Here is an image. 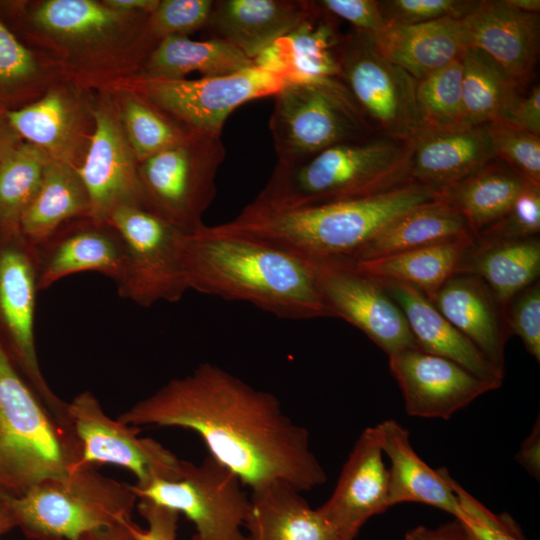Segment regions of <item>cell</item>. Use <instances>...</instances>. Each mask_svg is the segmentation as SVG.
<instances>
[{
    "instance_id": "obj_1",
    "label": "cell",
    "mask_w": 540,
    "mask_h": 540,
    "mask_svg": "<svg viewBox=\"0 0 540 540\" xmlns=\"http://www.w3.org/2000/svg\"><path fill=\"white\" fill-rule=\"evenodd\" d=\"M117 420L197 433L209 455L251 490L282 480L303 492L327 480L308 430L284 413L278 398L209 362L168 381Z\"/></svg>"
},
{
    "instance_id": "obj_2",
    "label": "cell",
    "mask_w": 540,
    "mask_h": 540,
    "mask_svg": "<svg viewBox=\"0 0 540 540\" xmlns=\"http://www.w3.org/2000/svg\"><path fill=\"white\" fill-rule=\"evenodd\" d=\"M181 262L189 290L248 302L284 319L331 317L311 263L272 244L204 224L183 234Z\"/></svg>"
},
{
    "instance_id": "obj_3",
    "label": "cell",
    "mask_w": 540,
    "mask_h": 540,
    "mask_svg": "<svg viewBox=\"0 0 540 540\" xmlns=\"http://www.w3.org/2000/svg\"><path fill=\"white\" fill-rule=\"evenodd\" d=\"M439 196V190L409 181L362 198L299 208L252 202L231 221L210 228L261 240L307 261L350 263L390 223Z\"/></svg>"
},
{
    "instance_id": "obj_4",
    "label": "cell",
    "mask_w": 540,
    "mask_h": 540,
    "mask_svg": "<svg viewBox=\"0 0 540 540\" xmlns=\"http://www.w3.org/2000/svg\"><path fill=\"white\" fill-rule=\"evenodd\" d=\"M412 139L383 136L277 163L254 203L291 209L362 198L409 182Z\"/></svg>"
},
{
    "instance_id": "obj_5",
    "label": "cell",
    "mask_w": 540,
    "mask_h": 540,
    "mask_svg": "<svg viewBox=\"0 0 540 540\" xmlns=\"http://www.w3.org/2000/svg\"><path fill=\"white\" fill-rule=\"evenodd\" d=\"M10 5L83 78L124 72L125 59L138 73L159 41L150 29V14L121 11L103 1L47 0L28 13Z\"/></svg>"
},
{
    "instance_id": "obj_6",
    "label": "cell",
    "mask_w": 540,
    "mask_h": 540,
    "mask_svg": "<svg viewBox=\"0 0 540 540\" xmlns=\"http://www.w3.org/2000/svg\"><path fill=\"white\" fill-rule=\"evenodd\" d=\"M80 444L46 407L0 337V491L20 496L81 466Z\"/></svg>"
},
{
    "instance_id": "obj_7",
    "label": "cell",
    "mask_w": 540,
    "mask_h": 540,
    "mask_svg": "<svg viewBox=\"0 0 540 540\" xmlns=\"http://www.w3.org/2000/svg\"><path fill=\"white\" fill-rule=\"evenodd\" d=\"M6 495L16 527L32 540H79L132 520L138 501L130 484L89 466L43 480L20 496Z\"/></svg>"
},
{
    "instance_id": "obj_8",
    "label": "cell",
    "mask_w": 540,
    "mask_h": 540,
    "mask_svg": "<svg viewBox=\"0 0 540 540\" xmlns=\"http://www.w3.org/2000/svg\"><path fill=\"white\" fill-rule=\"evenodd\" d=\"M274 96L269 128L277 163L367 139L370 124L340 79L286 82Z\"/></svg>"
},
{
    "instance_id": "obj_9",
    "label": "cell",
    "mask_w": 540,
    "mask_h": 540,
    "mask_svg": "<svg viewBox=\"0 0 540 540\" xmlns=\"http://www.w3.org/2000/svg\"><path fill=\"white\" fill-rule=\"evenodd\" d=\"M225 155L221 137L190 132L150 156L139 163L143 206L183 232L198 230L215 199Z\"/></svg>"
},
{
    "instance_id": "obj_10",
    "label": "cell",
    "mask_w": 540,
    "mask_h": 540,
    "mask_svg": "<svg viewBox=\"0 0 540 540\" xmlns=\"http://www.w3.org/2000/svg\"><path fill=\"white\" fill-rule=\"evenodd\" d=\"M287 82L284 75L252 66L216 77L158 78L134 75L116 80L192 132L221 137L230 114L240 105L275 95Z\"/></svg>"
},
{
    "instance_id": "obj_11",
    "label": "cell",
    "mask_w": 540,
    "mask_h": 540,
    "mask_svg": "<svg viewBox=\"0 0 540 540\" xmlns=\"http://www.w3.org/2000/svg\"><path fill=\"white\" fill-rule=\"evenodd\" d=\"M236 474L211 455L198 465L183 461L173 479L131 485L138 499L184 514L198 540H246L243 531L250 497Z\"/></svg>"
},
{
    "instance_id": "obj_12",
    "label": "cell",
    "mask_w": 540,
    "mask_h": 540,
    "mask_svg": "<svg viewBox=\"0 0 540 540\" xmlns=\"http://www.w3.org/2000/svg\"><path fill=\"white\" fill-rule=\"evenodd\" d=\"M126 247V269L118 294L139 306L178 302L189 290L181 262L185 232L143 206L117 208L108 221Z\"/></svg>"
},
{
    "instance_id": "obj_13",
    "label": "cell",
    "mask_w": 540,
    "mask_h": 540,
    "mask_svg": "<svg viewBox=\"0 0 540 540\" xmlns=\"http://www.w3.org/2000/svg\"><path fill=\"white\" fill-rule=\"evenodd\" d=\"M340 80L368 123L384 136L412 139L421 129L417 81L387 60L370 34L353 30L339 50Z\"/></svg>"
},
{
    "instance_id": "obj_14",
    "label": "cell",
    "mask_w": 540,
    "mask_h": 540,
    "mask_svg": "<svg viewBox=\"0 0 540 540\" xmlns=\"http://www.w3.org/2000/svg\"><path fill=\"white\" fill-rule=\"evenodd\" d=\"M38 291L36 247L21 233H0V337L46 407L70 428L68 403L50 388L38 361L34 334Z\"/></svg>"
},
{
    "instance_id": "obj_15",
    "label": "cell",
    "mask_w": 540,
    "mask_h": 540,
    "mask_svg": "<svg viewBox=\"0 0 540 540\" xmlns=\"http://www.w3.org/2000/svg\"><path fill=\"white\" fill-rule=\"evenodd\" d=\"M67 415L81 447V466L126 468L135 475L136 485L180 474L183 460L154 439L141 438L136 429L110 418L92 392L75 396L68 403Z\"/></svg>"
},
{
    "instance_id": "obj_16",
    "label": "cell",
    "mask_w": 540,
    "mask_h": 540,
    "mask_svg": "<svg viewBox=\"0 0 540 540\" xmlns=\"http://www.w3.org/2000/svg\"><path fill=\"white\" fill-rule=\"evenodd\" d=\"M309 262L331 317L361 330L389 357L418 348L401 309L376 279L346 262Z\"/></svg>"
},
{
    "instance_id": "obj_17",
    "label": "cell",
    "mask_w": 540,
    "mask_h": 540,
    "mask_svg": "<svg viewBox=\"0 0 540 540\" xmlns=\"http://www.w3.org/2000/svg\"><path fill=\"white\" fill-rule=\"evenodd\" d=\"M91 111L93 130L77 169L88 193L89 217L107 222L119 207L143 206L139 163L126 138L116 101L104 97Z\"/></svg>"
},
{
    "instance_id": "obj_18",
    "label": "cell",
    "mask_w": 540,
    "mask_h": 540,
    "mask_svg": "<svg viewBox=\"0 0 540 540\" xmlns=\"http://www.w3.org/2000/svg\"><path fill=\"white\" fill-rule=\"evenodd\" d=\"M408 415L449 419L496 388L457 363L411 348L389 357Z\"/></svg>"
},
{
    "instance_id": "obj_19",
    "label": "cell",
    "mask_w": 540,
    "mask_h": 540,
    "mask_svg": "<svg viewBox=\"0 0 540 540\" xmlns=\"http://www.w3.org/2000/svg\"><path fill=\"white\" fill-rule=\"evenodd\" d=\"M377 425L362 431L329 499L318 509L342 540H355L364 524L389 507V475Z\"/></svg>"
},
{
    "instance_id": "obj_20",
    "label": "cell",
    "mask_w": 540,
    "mask_h": 540,
    "mask_svg": "<svg viewBox=\"0 0 540 540\" xmlns=\"http://www.w3.org/2000/svg\"><path fill=\"white\" fill-rule=\"evenodd\" d=\"M35 247L39 290L79 272L101 273L116 285L125 274V244L106 221L90 217L70 220Z\"/></svg>"
},
{
    "instance_id": "obj_21",
    "label": "cell",
    "mask_w": 540,
    "mask_h": 540,
    "mask_svg": "<svg viewBox=\"0 0 540 540\" xmlns=\"http://www.w3.org/2000/svg\"><path fill=\"white\" fill-rule=\"evenodd\" d=\"M21 139L42 149L51 159L78 167L91 135L84 101L72 89L51 86L36 100L7 111Z\"/></svg>"
},
{
    "instance_id": "obj_22",
    "label": "cell",
    "mask_w": 540,
    "mask_h": 540,
    "mask_svg": "<svg viewBox=\"0 0 540 540\" xmlns=\"http://www.w3.org/2000/svg\"><path fill=\"white\" fill-rule=\"evenodd\" d=\"M343 36L338 19L311 1L300 23L266 47L253 62L261 69L284 75L287 82L339 79Z\"/></svg>"
},
{
    "instance_id": "obj_23",
    "label": "cell",
    "mask_w": 540,
    "mask_h": 540,
    "mask_svg": "<svg viewBox=\"0 0 540 540\" xmlns=\"http://www.w3.org/2000/svg\"><path fill=\"white\" fill-rule=\"evenodd\" d=\"M539 19V14L519 11L505 0H480L463 22L471 48L487 54L522 87L537 62Z\"/></svg>"
},
{
    "instance_id": "obj_24",
    "label": "cell",
    "mask_w": 540,
    "mask_h": 540,
    "mask_svg": "<svg viewBox=\"0 0 540 540\" xmlns=\"http://www.w3.org/2000/svg\"><path fill=\"white\" fill-rule=\"evenodd\" d=\"M494 159L485 125L422 128L412 138L408 177L440 191Z\"/></svg>"
},
{
    "instance_id": "obj_25",
    "label": "cell",
    "mask_w": 540,
    "mask_h": 540,
    "mask_svg": "<svg viewBox=\"0 0 540 540\" xmlns=\"http://www.w3.org/2000/svg\"><path fill=\"white\" fill-rule=\"evenodd\" d=\"M376 280L401 309L420 350L457 363L496 389L502 385L504 373L455 328L421 291L401 282Z\"/></svg>"
},
{
    "instance_id": "obj_26",
    "label": "cell",
    "mask_w": 540,
    "mask_h": 540,
    "mask_svg": "<svg viewBox=\"0 0 540 540\" xmlns=\"http://www.w3.org/2000/svg\"><path fill=\"white\" fill-rule=\"evenodd\" d=\"M307 0H214L205 26L210 38L224 41L254 60L306 16Z\"/></svg>"
},
{
    "instance_id": "obj_27",
    "label": "cell",
    "mask_w": 540,
    "mask_h": 540,
    "mask_svg": "<svg viewBox=\"0 0 540 540\" xmlns=\"http://www.w3.org/2000/svg\"><path fill=\"white\" fill-rule=\"evenodd\" d=\"M431 303L484 356L505 374V344L510 335L504 307L477 276L454 274Z\"/></svg>"
},
{
    "instance_id": "obj_28",
    "label": "cell",
    "mask_w": 540,
    "mask_h": 540,
    "mask_svg": "<svg viewBox=\"0 0 540 540\" xmlns=\"http://www.w3.org/2000/svg\"><path fill=\"white\" fill-rule=\"evenodd\" d=\"M372 38L387 60L416 81L461 60L471 48L463 18H444L414 25H386Z\"/></svg>"
},
{
    "instance_id": "obj_29",
    "label": "cell",
    "mask_w": 540,
    "mask_h": 540,
    "mask_svg": "<svg viewBox=\"0 0 540 540\" xmlns=\"http://www.w3.org/2000/svg\"><path fill=\"white\" fill-rule=\"evenodd\" d=\"M301 491L276 480L252 490L246 540H342Z\"/></svg>"
},
{
    "instance_id": "obj_30",
    "label": "cell",
    "mask_w": 540,
    "mask_h": 540,
    "mask_svg": "<svg viewBox=\"0 0 540 540\" xmlns=\"http://www.w3.org/2000/svg\"><path fill=\"white\" fill-rule=\"evenodd\" d=\"M383 454L390 460L389 504L421 503L438 508L459 520L462 510L447 480V470H434L414 451L409 431L393 419L377 424Z\"/></svg>"
},
{
    "instance_id": "obj_31",
    "label": "cell",
    "mask_w": 540,
    "mask_h": 540,
    "mask_svg": "<svg viewBox=\"0 0 540 540\" xmlns=\"http://www.w3.org/2000/svg\"><path fill=\"white\" fill-rule=\"evenodd\" d=\"M539 236L522 239L475 238L465 251L456 273L475 275L504 305L538 280Z\"/></svg>"
},
{
    "instance_id": "obj_32",
    "label": "cell",
    "mask_w": 540,
    "mask_h": 540,
    "mask_svg": "<svg viewBox=\"0 0 540 540\" xmlns=\"http://www.w3.org/2000/svg\"><path fill=\"white\" fill-rule=\"evenodd\" d=\"M509 166L494 159L440 190V197L464 218L474 238L500 220L530 184Z\"/></svg>"
},
{
    "instance_id": "obj_33",
    "label": "cell",
    "mask_w": 540,
    "mask_h": 540,
    "mask_svg": "<svg viewBox=\"0 0 540 540\" xmlns=\"http://www.w3.org/2000/svg\"><path fill=\"white\" fill-rule=\"evenodd\" d=\"M89 214L88 193L77 167L50 158L39 188L22 216L20 231L36 246L64 223Z\"/></svg>"
},
{
    "instance_id": "obj_34",
    "label": "cell",
    "mask_w": 540,
    "mask_h": 540,
    "mask_svg": "<svg viewBox=\"0 0 540 540\" xmlns=\"http://www.w3.org/2000/svg\"><path fill=\"white\" fill-rule=\"evenodd\" d=\"M464 238H474L466 221L439 196L390 223L350 263Z\"/></svg>"
},
{
    "instance_id": "obj_35",
    "label": "cell",
    "mask_w": 540,
    "mask_h": 540,
    "mask_svg": "<svg viewBox=\"0 0 540 540\" xmlns=\"http://www.w3.org/2000/svg\"><path fill=\"white\" fill-rule=\"evenodd\" d=\"M474 240L464 238L349 264L372 278L413 286L432 301L456 274L465 251Z\"/></svg>"
},
{
    "instance_id": "obj_36",
    "label": "cell",
    "mask_w": 540,
    "mask_h": 540,
    "mask_svg": "<svg viewBox=\"0 0 540 540\" xmlns=\"http://www.w3.org/2000/svg\"><path fill=\"white\" fill-rule=\"evenodd\" d=\"M252 66V59L224 41L167 36L157 42L136 75L177 79L198 72L202 77H216Z\"/></svg>"
},
{
    "instance_id": "obj_37",
    "label": "cell",
    "mask_w": 540,
    "mask_h": 540,
    "mask_svg": "<svg viewBox=\"0 0 540 540\" xmlns=\"http://www.w3.org/2000/svg\"><path fill=\"white\" fill-rule=\"evenodd\" d=\"M462 66L464 126L505 122L521 95V86L479 49L470 48L462 58Z\"/></svg>"
},
{
    "instance_id": "obj_38",
    "label": "cell",
    "mask_w": 540,
    "mask_h": 540,
    "mask_svg": "<svg viewBox=\"0 0 540 540\" xmlns=\"http://www.w3.org/2000/svg\"><path fill=\"white\" fill-rule=\"evenodd\" d=\"M50 157L21 142L0 161V233L20 234L22 216L41 183Z\"/></svg>"
},
{
    "instance_id": "obj_39",
    "label": "cell",
    "mask_w": 540,
    "mask_h": 540,
    "mask_svg": "<svg viewBox=\"0 0 540 540\" xmlns=\"http://www.w3.org/2000/svg\"><path fill=\"white\" fill-rule=\"evenodd\" d=\"M118 91L122 126L138 163L192 132L140 95L126 89Z\"/></svg>"
},
{
    "instance_id": "obj_40",
    "label": "cell",
    "mask_w": 540,
    "mask_h": 540,
    "mask_svg": "<svg viewBox=\"0 0 540 540\" xmlns=\"http://www.w3.org/2000/svg\"><path fill=\"white\" fill-rule=\"evenodd\" d=\"M41 60L24 45L0 13V110L18 109L39 98L47 89Z\"/></svg>"
},
{
    "instance_id": "obj_41",
    "label": "cell",
    "mask_w": 540,
    "mask_h": 540,
    "mask_svg": "<svg viewBox=\"0 0 540 540\" xmlns=\"http://www.w3.org/2000/svg\"><path fill=\"white\" fill-rule=\"evenodd\" d=\"M462 59L417 81L416 102L422 128L464 126Z\"/></svg>"
},
{
    "instance_id": "obj_42",
    "label": "cell",
    "mask_w": 540,
    "mask_h": 540,
    "mask_svg": "<svg viewBox=\"0 0 540 540\" xmlns=\"http://www.w3.org/2000/svg\"><path fill=\"white\" fill-rule=\"evenodd\" d=\"M495 159L540 185V137L504 121L485 125Z\"/></svg>"
},
{
    "instance_id": "obj_43",
    "label": "cell",
    "mask_w": 540,
    "mask_h": 540,
    "mask_svg": "<svg viewBox=\"0 0 540 540\" xmlns=\"http://www.w3.org/2000/svg\"><path fill=\"white\" fill-rule=\"evenodd\" d=\"M480 0H378L386 25H414L444 18L462 19Z\"/></svg>"
},
{
    "instance_id": "obj_44",
    "label": "cell",
    "mask_w": 540,
    "mask_h": 540,
    "mask_svg": "<svg viewBox=\"0 0 540 540\" xmlns=\"http://www.w3.org/2000/svg\"><path fill=\"white\" fill-rule=\"evenodd\" d=\"M214 0H159L149 15V26L158 39L186 36L205 28Z\"/></svg>"
},
{
    "instance_id": "obj_45",
    "label": "cell",
    "mask_w": 540,
    "mask_h": 540,
    "mask_svg": "<svg viewBox=\"0 0 540 540\" xmlns=\"http://www.w3.org/2000/svg\"><path fill=\"white\" fill-rule=\"evenodd\" d=\"M447 480L462 510L459 521L475 540H525L519 526L509 515L491 512L464 490L448 472Z\"/></svg>"
},
{
    "instance_id": "obj_46",
    "label": "cell",
    "mask_w": 540,
    "mask_h": 540,
    "mask_svg": "<svg viewBox=\"0 0 540 540\" xmlns=\"http://www.w3.org/2000/svg\"><path fill=\"white\" fill-rule=\"evenodd\" d=\"M540 231V185L530 183L515 199L506 214L476 238L522 239Z\"/></svg>"
},
{
    "instance_id": "obj_47",
    "label": "cell",
    "mask_w": 540,
    "mask_h": 540,
    "mask_svg": "<svg viewBox=\"0 0 540 540\" xmlns=\"http://www.w3.org/2000/svg\"><path fill=\"white\" fill-rule=\"evenodd\" d=\"M510 334L517 335L526 350L540 360V285L537 280L504 305Z\"/></svg>"
},
{
    "instance_id": "obj_48",
    "label": "cell",
    "mask_w": 540,
    "mask_h": 540,
    "mask_svg": "<svg viewBox=\"0 0 540 540\" xmlns=\"http://www.w3.org/2000/svg\"><path fill=\"white\" fill-rule=\"evenodd\" d=\"M315 2L338 20L349 22L355 31L375 36L386 27L378 0H318Z\"/></svg>"
},
{
    "instance_id": "obj_49",
    "label": "cell",
    "mask_w": 540,
    "mask_h": 540,
    "mask_svg": "<svg viewBox=\"0 0 540 540\" xmlns=\"http://www.w3.org/2000/svg\"><path fill=\"white\" fill-rule=\"evenodd\" d=\"M137 508L147 526L141 528L133 521L130 523L136 540H177L178 512L145 499H138ZM189 540L198 539L194 534Z\"/></svg>"
},
{
    "instance_id": "obj_50",
    "label": "cell",
    "mask_w": 540,
    "mask_h": 540,
    "mask_svg": "<svg viewBox=\"0 0 540 540\" xmlns=\"http://www.w3.org/2000/svg\"><path fill=\"white\" fill-rule=\"evenodd\" d=\"M510 125L540 137V86L534 85L521 94L508 119Z\"/></svg>"
},
{
    "instance_id": "obj_51",
    "label": "cell",
    "mask_w": 540,
    "mask_h": 540,
    "mask_svg": "<svg viewBox=\"0 0 540 540\" xmlns=\"http://www.w3.org/2000/svg\"><path fill=\"white\" fill-rule=\"evenodd\" d=\"M405 540H475L467 528L455 520L436 528L417 526L408 530Z\"/></svg>"
},
{
    "instance_id": "obj_52",
    "label": "cell",
    "mask_w": 540,
    "mask_h": 540,
    "mask_svg": "<svg viewBox=\"0 0 540 540\" xmlns=\"http://www.w3.org/2000/svg\"><path fill=\"white\" fill-rule=\"evenodd\" d=\"M517 460L534 478L540 473V430L539 421L534 425L531 434L523 442Z\"/></svg>"
},
{
    "instance_id": "obj_53",
    "label": "cell",
    "mask_w": 540,
    "mask_h": 540,
    "mask_svg": "<svg viewBox=\"0 0 540 540\" xmlns=\"http://www.w3.org/2000/svg\"><path fill=\"white\" fill-rule=\"evenodd\" d=\"M23 140L11 125L7 111L0 110V161Z\"/></svg>"
},
{
    "instance_id": "obj_54",
    "label": "cell",
    "mask_w": 540,
    "mask_h": 540,
    "mask_svg": "<svg viewBox=\"0 0 540 540\" xmlns=\"http://www.w3.org/2000/svg\"><path fill=\"white\" fill-rule=\"evenodd\" d=\"M131 522L132 520L89 533L79 540H136L129 528Z\"/></svg>"
},
{
    "instance_id": "obj_55",
    "label": "cell",
    "mask_w": 540,
    "mask_h": 540,
    "mask_svg": "<svg viewBox=\"0 0 540 540\" xmlns=\"http://www.w3.org/2000/svg\"><path fill=\"white\" fill-rule=\"evenodd\" d=\"M103 2L121 11L150 14L158 5L159 0H105Z\"/></svg>"
},
{
    "instance_id": "obj_56",
    "label": "cell",
    "mask_w": 540,
    "mask_h": 540,
    "mask_svg": "<svg viewBox=\"0 0 540 540\" xmlns=\"http://www.w3.org/2000/svg\"><path fill=\"white\" fill-rule=\"evenodd\" d=\"M16 527L7 495L0 491V536Z\"/></svg>"
},
{
    "instance_id": "obj_57",
    "label": "cell",
    "mask_w": 540,
    "mask_h": 540,
    "mask_svg": "<svg viewBox=\"0 0 540 540\" xmlns=\"http://www.w3.org/2000/svg\"><path fill=\"white\" fill-rule=\"evenodd\" d=\"M505 2L525 13L539 14L540 11V1L539 0H505Z\"/></svg>"
}]
</instances>
